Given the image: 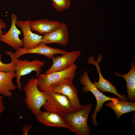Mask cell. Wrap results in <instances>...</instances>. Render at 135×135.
Returning a JSON list of instances; mask_svg holds the SVG:
<instances>
[{
    "label": "cell",
    "instance_id": "cell-1",
    "mask_svg": "<svg viewBox=\"0 0 135 135\" xmlns=\"http://www.w3.org/2000/svg\"><path fill=\"white\" fill-rule=\"evenodd\" d=\"M92 104L83 106L80 109L60 115L70 126L69 130L76 135H89L90 128L88 119L92 110Z\"/></svg>",
    "mask_w": 135,
    "mask_h": 135
},
{
    "label": "cell",
    "instance_id": "cell-2",
    "mask_svg": "<svg viewBox=\"0 0 135 135\" xmlns=\"http://www.w3.org/2000/svg\"><path fill=\"white\" fill-rule=\"evenodd\" d=\"M24 90L26 94L25 102L32 114L36 116L47 100L44 92L38 88L37 78L30 79L24 87Z\"/></svg>",
    "mask_w": 135,
    "mask_h": 135
},
{
    "label": "cell",
    "instance_id": "cell-3",
    "mask_svg": "<svg viewBox=\"0 0 135 135\" xmlns=\"http://www.w3.org/2000/svg\"><path fill=\"white\" fill-rule=\"evenodd\" d=\"M43 91L47 98L43 106L46 111L60 115L74 111L70 102L65 96L54 92L49 88Z\"/></svg>",
    "mask_w": 135,
    "mask_h": 135
},
{
    "label": "cell",
    "instance_id": "cell-4",
    "mask_svg": "<svg viewBox=\"0 0 135 135\" xmlns=\"http://www.w3.org/2000/svg\"><path fill=\"white\" fill-rule=\"evenodd\" d=\"M83 74L80 78L79 80L80 83L84 86L82 90L84 92H90L94 95L96 101V105L94 110V112L92 114L91 121L95 126L98 124L96 120V116L98 112L101 110L103 105L104 102L107 101L116 100L119 98H116L108 96L104 94L95 86L90 80L88 74L86 70L83 72Z\"/></svg>",
    "mask_w": 135,
    "mask_h": 135
},
{
    "label": "cell",
    "instance_id": "cell-5",
    "mask_svg": "<svg viewBox=\"0 0 135 135\" xmlns=\"http://www.w3.org/2000/svg\"><path fill=\"white\" fill-rule=\"evenodd\" d=\"M73 79L66 78L59 82L52 85L48 88L53 92L62 94L69 99L74 111L81 109L83 106L80 103L78 90L73 84Z\"/></svg>",
    "mask_w": 135,
    "mask_h": 135
},
{
    "label": "cell",
    "instance_id": "cell-6",
    "mask_svg": "<svg viewBox=\"0 0 135 135\" xmlns=\"http://www.w3.org/2000/svg\"><path fill=\"white\" fill-rule=\"evenodd\" d=\"M77 68L74 64L67 69L48 74H40L37 77L38 88L41 91L48 88L51 85L57 83L64 79L71 78L74 79Z\"/></svg>",
    "mask_w": 135,
    "mask_h": 135
},
{
    "label": "cell",
    "instance_id": "cell-7",
    "mask_svg": "<svg viewBox=\"0 0 135 135\" xmlns=\"http://www.w3.org/2000/svg\"><path fill=\"white\" fill-rule=\"evenodd\" d=\"M45 64L44 61L38 59L30 61L26 59L22 60L16 58V60L14 77L16 78V82L18 88L20 90L22 89L20 80L22 76L34 71L36 72V75L37 77L40 74L42 68Z\"/></svg>",
    "mask_w": 135,
    "mask_h": 135
},
{
    "label": "cell",
    "instance_id": "cell-8",
    "mask_svg": "<svg viewBox=\"0 0 135 135\" xmlns=\"http://www.w3.org/2000/svg\"><path fill=\"white\" fill-rule=\"evenodd\" d=\"M102 54H99L98 56L97 60H95L94 57L91 56L88 58L87 62L88 64L94 65L96 67L99 76V80L98 82L95 81L93 83L97 88L102 92H107L113 93L118 96L120 100L123 101H127L128 99L124 94L122 95L117 92L116 87L114 86L110 82L105 79L102 76L100 71V67L99 65L100 62L102 59Z\"/></svg>",
    "mask_w": 135,
    "mask_h": 135
},
{
    "label": "cell",
    "instance_id": "cell-9",
    "mask_svg": "<svg viewBox=\"0 0 135 135\" xmlns=\"http://www.w3.org/2000/svg\"><path fill=\"white\" fill-rule=\"evenodd\" d=\"M80 54V51L77 50L67 52L61 56L53 57L51 66L44 74H48L67 69L74 64Z\"/></svg>",
    "mask_w": 135,
    "mask_h": 135
},
{
    "label": "cell",
    "instance_id": "cell-10",
    "mask_svg": "<svg viewBox=\"0 0 135 135\" xmlns=\"http://www.w3.org/2000/svg\"><path fill=\"white\" fill-rule=\"evenodd\" d=\"M11 24L8 31L5 34H2L0 37V41L11 46L17 50L23 46V41L19 37L22 34V31L18 29L16 26L17 16L14 13L10 15Z\"/></svg>",
    "mask_w": 135,
    "mask_h": 135
},
{
    "label": "cell",
    "instance_id": "cell-11",
    "mask_svg": "<svg viewBox=\"0 0 135 135\" xmlns=\"http://www.w3.org/2000/svg\"><path fill=\"white\" fill-rule=\"evenodd\" d=\"M30 21L29 20L24 21L17 20L16 23V25L21 28L23 32V48L25 49H30L38 46L41 42L43 36L32 32L30 27Z\"/></svg>",
    "mask_w": 135,
    "mask_h": 135
},
{
    "label": "cell",
    "instance_id": "cell-12",
    "mask_svg": "<svg viewBox=\"0 0 135 135\" xmlns=\"http://www.w3.org/2000/svg\"><path fill=\"white\" fill-rule=\"evenodd\" d=\"M69 38L68 27L64 23L62 22L54 31L44 35L41 42L45 44L56 43L64 46L68 44Z\"/></svg>",
    "mask_w": 135,
    "mask_h": 135
},
{
    "label": "cell",
    "instance_id": "cell-13",
    "mask_svg": "<svg viewBox=\"0 0 135 135\" xmlns=\"http://www.w3.org/2000/svg\"><path fill=\"white\" fill-rule=\"evenodd\" d=\"M65 50L48 46L40 42L36 47L30 49L21 48L14 53V56L18 58L22 55L26 54H37L43 55L48 58H52L54 54H63L67 52Z\"/></svg>",
    "mask_w": 135,
    "mask_h": 135
},
{
    "label": "cell",
    "instance_id": "cell-14",
    "mask_svg": "<svg viewBox=\"0 0 135 135\" xmlns=\"http://www.w3.org/2000/svg\"><path fill=\"white\" fill-rule=\"evenodd\" d=\"M36 116L37 120L46 126L70 129V126L66 122L60 115L56 113L40 110Z\"/></svg>",
    "mask_w": 135,
    "mask_h": 135
},
{
    "label": "cell",
    "instance_id": "cell-15",
    "mask_svg": "<svg viewBox=\"0 0 135 135\" xmlns=\"http://www.w3.org/2000/svg\"><path fill=\"white\" fill-rule=\"evenodd\" d=\"M61 23L56 20L41 19L36 21H30V26L32 30L35 31L40 35L50 33L58 27Z\"/></svg>",
    "mask_w": 135,
    "mask_h": 135
},
{
    "label": "cell",
    "instance_id": "cell-16",
    "mask_svg": "<svg viewBox=\"0 0 135 135\" xmlns=\"http://www.w3.org/2000/svg\"><path fill=\"white\" fill-rule=\"evenodd\" d=\"M15 72H6L0 71V94L10 97L12 94L11 90L16 88L12 82Z\"/></svg>",
    "mask_w": 135,
    "mask_h": 135
},
{
    "label": "cell",
    "instance_id": "cell-17",
    "mask_svg": "<svg viewBox=\"0 0 135 135\" xmlns=\"http://www.w3.org/2000/svg\"><path fill=\"white\" fill-rule=\"evenodd\" d=\"M105 105L112 109L115 112L118 119L123 114L135 110V102L123 101L119 99L111 101Z\"/></svg>",
    "mask_w": 135,
    "mask_h": 135
},
{
    "label": "cell",
    "instance_id": "cell-18",
    "mask_svg": "<svg viewBox=\"0 0 135 135\" xmlns=\"http://www.w3.org/2000/svg\"><path fill=\"white\" fill-rule=\"evenodd\" d=\"M114 74L117 76L122 77L126 81L127 93V98L131 102L135 100V65L134 62L132 64V67L128 72L124 75H121L116 72Z\"/></svg>",
    "mask_w": 135,
    "mask_h": 135
},
{
    "label": "cell",
    "instance_id": "cell-19",
    "mask_svg": "<svg viewBox=\"0 0 135 135\" xmlns=\"http://www.w3.org/2000/svg\"><path fill=\"white\" fill-rule=\"evenodd\" d=\"M6 53L9 55L11 59V62L8 63H4L1 61V54L0 53V71L8 72L15 71L16 60L17 58L14 54V52L11 51H7Z\"/></svg>",
    "mask_w": 135,
    "mask_h": 135
},
{
    "label": "cell",
    "instance_id": "cell-20",
    "mask_svg": "<svg viewBox=\"0 0 135 135\" xmlns=\"http://www.w3.org/2000/svg\"><path fill=\"white\" fill-rule=\"evenodd\" d=\"M52 6L57 10L62 12L69 8L71 6L70 0H51Z\"/></svg>",
    "mask_w": 135,
    "mask_h": 135
},
{
    "label": "cell",
    "instance_id": "cell-21",
    "mask_svg": "<svg viewBox=\"0 0 135 135\" xmlns=\"http://www.w3.org/2000/svg\"><path fill=\"white\" fill-rule=\"evenodd\" d=\"M32 125H25L23 126L22 129V132L23 135H27L30 129L32 127Z\"/></svg>",
    "mask_w": 135,
    "mask_h": 135
},
{
    "label": "cell",
    "instance_id": "cell-22",
    "mask_svg": "<svg viewBox=\"0 0 135 135\" xmlns=\"http://www.w3.org/2000/svg\"><path fill=\"white\" fill-rule=\"evenodd\" d=\"M7 26L6 23L4 22H3L2 20L0 18V37L4 33L2 30V28H5ZM0 46L1 45L0 42Z\"/></svg>",
    "mask_w": 135,
    "mask_h": 135
},
{
    "label": "cell",
    "instance_id": "cell-23",
    "mask_svg": "<svg viewBox=\"0 0 135 135\" xmlns=\"http://www.w3.org/2000/svg\"><path fill=\"white\" fill-rule=\"evenodd\" d=\"M3 99V96L0 95V114L3 112L5 108Z\"/></svg>",
    "mask_w": 135,
    "mask_h": 135
}]
</instances>
